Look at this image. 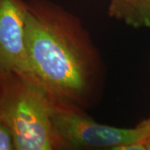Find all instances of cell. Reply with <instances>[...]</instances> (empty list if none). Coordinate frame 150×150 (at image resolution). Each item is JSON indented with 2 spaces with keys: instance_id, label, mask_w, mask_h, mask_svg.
Wrapping results in <instances>:
<instances>
[{
  "instance_id": "6da1fadb",
  "label": "cell",
  "mask_w": 150,
  "mask_h": 150,
  "mask_svg": "<svg viewBox=\"0 0 150 150\" xmlns=\"http://www.w3.org/2000/svg\"><path fill=\"white\" fill-rule=\"evenodd\" d=\"M30 76L53 96L85 105L98 74V59L79 21L45 0L26 1Z\"/></svg>"
},
{
  "instance_id": "7a4b0ae2",
  "label": "cell",
  "mask_w": 150,
  "mask_h": 150,
  "mask_svg": "<svg viewBox=\"0 0 150 150\" xmlns=\"http://www.w3.org/2000/svg\"><path fill=\"white\" fill-rule=\"evenodd\" d=\"M53 95L32 76L14 73L0 81V114L13 133L15 150L68 149L52 120Z\"/></svg>"
},
{
  "instance_id": "3957f363",
  "label": "cell",
  "mask_w": 150,
  "mask_h": 150,
  "mask_svg": "<svg viewBox=\"0 0 150 150\" xmlns=\"http://www.w3.org/2000/svg\"><path fill=\"white\" fill-rule=\"evenodd\" d=\"M52 120L68 149L122 150L150 135V118L133 129L96 123L72 103L53 96Z\"/></svg>"
},
{
  "instance_id": "277c9868",
  "label": "cell",
  "mask_w": 150,
  "mask_h": 150,
  "mask_svg": "<svg viewBox=\"0 0 150 150\" xmlns=\"http://www.w3.org/2000/svg\"><path fill=\"white\" fill-rule=\"evenodd\" d=\"M24 0H0V81L14 73L30 74Z\"/></svg>"
},
{
  "instance_id": "5b68a950",
  "label": "cell",
  "mask_w": 150,
  "mask_h": 150,
  "mask_svg": "<svg viewBox=\"0 0 150 150\" xmlns=\"http://www.w3.org/2000/svg\"><path fill=\"white\" fill-rule=\"evenodd\" d=\"M108 13L131 27H150L149 0H111Z\"/></svg>"
},
{
  "instance_id": "8992f818",
  "label": "cell",
  "mask_w": 150,
  "mask_h": 150,
  "mask_svg": "<svg viewBox=\"0 0 150 150\" xmlns=\"http://www.w3.org/2000/svg\"><path fill=\"white\" fill-rule=\"evenodd\" d=\"M15 143L13 133L5 119L0 114V150H14Z\"/></svg>"
},
{
  "instance_id": "52a82bcc",
  "label": "cell",
  "mask_w": 150,
  "mask_h": 150,
  "mask_svg": "<svg viewBox=\"0 0 150 150\" xmlns=\"http://www.w3.org/2000/svg\"><path fill=\"white\" fill-rule=\"evenodd\" d=\"M145 148L146 150H150V135L145 139Z\"/></svg>"
},
{
  "instance_id": "ba28073f",
  "label": "cell",
  "mask_w": 150,
  "mask_h": 150,
  "mask_svg": "<svg viewBox=\"0 0 150 150\" xmlns=\"http://www.w3.org/2000/svg\"><path fill=\"white\" fill-rule=\"evenodd\" d=\"M149 1H150V0H149Z\"/></svg>"
}]
</instances>
